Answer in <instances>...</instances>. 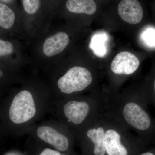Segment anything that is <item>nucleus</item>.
<instances>
[{"label": "nucleus", "instance_id": "nucleus-1", "mask_svg": "<svg viewBox=\"0 0 155 155\" xmlns=\"http://www.w3.org/2000/svg\"><path fill=\"white\" fill-rule=\"evenodd\" d=\"M92 80V76L88 69L84 67H74L59 79L58 84L61 92L69 94L85 89Z\"/></svg>", "mask_w": 155, "mask_h": 155}, {"label": "nucleus", "instance_id": "nucleus-2", "mask_svg": "<svg viewBox=\"0 0 155 155\" xmlns=\"http://www.w3.org/2000/svg\"><path fill=\"white\" fill-rule=\"evenodd\" d=\"M36 112L32 94L28 91L23 90L14 97L10 107L9 116L12 122L22 124L32 119Z\"/></svg>", "mask_w": 155, "mask_h": 155}, {"label": "nucleus", "instance_id": "nucleus-3", "mask_svg": "<svg viewBox=\"0 0 155 155\" xmlns=\"http://www.w3.org/2000/svg\"><path fill=\"white\" fill-rule=\"evenodd\" d=\"M123 114L126 122L140 131H148L152 128L153 122L149 115L138 104L133 102L126 104Z\"/></svg>", "mask_w": 155, "mask_h": 155}, {"label": "nucleus", "instance_id": "nucleus-4", "mask_svg": "<svg viewBox=\"0 0 155 155\" xmlns=\"http://www.w3.org/2000/svg\"><path fill=\"white\" fill-rule=\"evenodd\" d=\"M139 65L140 61L136 56L129 52L123 51L116 55L110 68L115 74L128 75L134 73Z\"/></svg>", "mask_w": 155, "mask_h": 155}, {"label": "nucleus", "instance_id": "nucleus-5", "mask_svg": "<svg viewBox=\"0 0 155 155\" xmlns=\"http://www.w3.org/2000/svg\"><path fill=\"white\" fill-rule=\"evenodd\" d=\"M118 12L122 20L131 24L140 23L144 15L138 0H121L118 5Z\"/></svg>", "mask_w": 155, "mask_h": 155}, {"label": "nucleus", "instance_id": "nucleus-6", "mask_svg": "<svg viewBox=\"0 0 155 155\" xmlns=\"http://www.w3.org/2000/svg\"><path fill=\"white\" fill-rule=\"evenodd\" d=\"M38 136L61 151H64L69 147V142L65 136L59 133L52 127L42 126L37 131Z\"/></svg>", "mask_w": 155, "mask_h": 155}, {"label": "nucleus", "instance_id": "nucleus-7", "mask_svg": "<svg viewBox=\"0 0 155 155\" xmlns=\"http://www.w3.org/2000/svg\"><path fill=\"white\" fill-rule=\"evenodd\" d=\"M69 39L67 33L60 32L49 37L44 43V53L48 57H53L62 52L69 44Z\"/></svg>", "mask_w": 155, "mask_h": 155}, {"label": "nucleus", "instance_id": "nucleus-8", "mask_svg": "<svg viewBox=\"0 0 155 155\" xmlns=\"http://www.w3.org/2000/svg\"><path fill=\"white\" fill-rule=\"evenodd\" d=\"M89 106L84 102L71 101L64 106V111L66 117L75 124H80L88 115Z\"/></svg>", "mask_w": 155, "mask_h": 155}, {"label": "nucleus", "instance_id": "nucleus-9", "mask_svg": "<svg viewBox=\"0 0 155 155\" xmlns=\"http://www.w3.org/2000/svg\"><path fill=\"white\" fill-rule=\"evenodd\" d=\"M121 137L114 130L110 129L105 133L104 146L108 155H127V150L121 143Z\"/></svg>", "mask_w": 155, "mask_h": 155}, {"label": "nucleus", "instance_id": "nucleus-10", "mask_svg": "<svg viewBox=\"0 0 155 155\" xmlns=\"http://www.w3.org/2000/svg\"><path fill=\"white\" fill-rule=\"evenodd\" d=\"M66 7L71 13L87 15L95 14L97 9L96 4L94 0H68Z\"/></svg>", "mask_w": 155, "mask_h": 155}, {"label": "nucleus", "instance_id": "nucleus-11", "mask_svg": "<svg viewBox=\"0 0 155 155\" xmlns=\"http://www.w3.org/2000/svg\"><path fill=\"white\" fill-rule=\"evenodd\" d=\"M89 138L94 143V153L95 155H105V133L103 127L90 129L87 132Z\"/></svg>", "mask_w": 155, "mask_h": 155}, {"label": "nucleus", "instance_id": "nucleus-12", "mask_svg": "<svg viewBox=\"0 0 155 155\" xmlns=\"http://www.w3.org/2000/svg\"><path fill=\"white\" fill-rule=\"evenodd\" d=\"M15 14L8 6L0 3V26L9 29L13 26L15 21Z\"/></svg>", "mask_w": 155, "mask_h": 155}, {"label": "nucleus", "instance_id": "nucleus-13", "mask_svg": "<svg viewBox=\"0 0 155 155\" xmlns=\"http://www.w3.org/2000/svg\"><path fill=\"white\" fill-rule=\"evenodd\" d=\"M23 8L29 14L36 13L39 8L40 0H22Z\"/></svg>", "mask_w": 155, "mask_h": 155}, {"label": "nucleus", "instance_id": "nucleus-14", "mask_svg": "<svg viewBox=\"0 0 155 155\" xmlns=\"http://www.w3.org/2000/svg\"><path fill=\"white\" fill-rule=\"evenodd\" d=\"M14 52V46L10 42L0 40V57L8 55Z\"/></svg>", "mask_w": 155, "mask_h": 155}, {"label": "nucleus", "instance_id": "nucleus-15", "mask_svg": "<svg viewBox=\"0 0 155 155\" xmlns=\"http://www.w3.org/2000/svg\"><path fill=\"white\" fill-rule=\"evenodd\" d=\"M144 39L150 45L155 44V31H147L146 34L144 35Z\"/></svg>", "mask_w": 155, "mask_h": 155}, {"label": "nucleus", "instance_id": "nucleus-16", "mask_svg": "<svg viewBox=\"0 0 155 155\" xmlns=\"http://www.w3.org/2000/svg\"><path fill=\"white\" fill-rule=\"evenodd\" d=\"M39 155H61L60 153L57 151L46 148Z\"/></svg>", "mask_w": 155, "mask_h": 155}, {"label": "nucleus", "instance_id": "nucleus-17", "mask_svg": "<svg viewBox=\"0 0 155 155\" xmlns=\"http://www.w3.org/2000/svg\"><path fill=\"white\" fill-rule=\"evenodd\" d=\"M140 155H154L153 153L150 152H147L144 153Z\"/></svg>", "mask_w": 155, "mask_h": 155}, {"label": "nucleus", "instance_id": "nucleus-18", "mask_svg": "<svg viewBox=\"0 0 155 155\" xmlns=\"http://www.w3.org/2000/svg\"><path fill=\"white\" fill-rule=\"evenodd\" d=\"M153 89H154V99L155 101V78L154 79V84H153Z\"/></svg>", "mask_w": 155, "mask_h": 155}, {"label": "nucleus", "instance_id": "nucleus-19", "mask_svg": "<svg viewBox=\"0 0 155 155\" xmlns=\"http://www.w3.org/2000/svg\"><path fill=\"white\" fill-rule=\"evenodd\" d=\"M3 75L2 72L0 70V77H2Z\"/></svg>", "mask_w": 155, "mask_h": 155}]
</instances>
